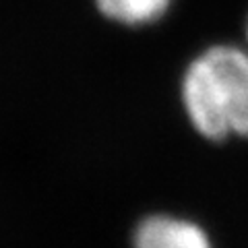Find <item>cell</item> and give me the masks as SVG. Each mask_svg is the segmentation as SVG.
Listing matches in <instances>:
<instances>
[{"mask_svg": "<svg viewBox=\"0 0 248 248\" xmlns=\"http://www.w3.org/2000/svg\"><path fill=\"white\" fill-rule=\"evenodd\" d=\"M182 106L211 141L248 137V52L213 46L199 54L182 77Z\"/></svg>", "mask_w": 248, "mask_h": 248, "instance_id": "1", "label": "cell"}, {"mask_svg": "<svg viewBox=\"0 0 248 248\" xmlns=\"http://www.w3.org/2000/svg\"><path fill=\"white\" fill-rule=\"evenodd\" d=\"M133 248H213V242L197 221L172 213H155L137 223Z\"/></svg>", "mask_w": 248, "mask_h": 248, "instance_id": "2", "label": "cell"}, {"mask_svg": "<svg viewBox=\"0 0 248 248\" xmlns=\"http://www.w3.org/2000/svg\"><path fill=\"white\" fill-rule=\"evenodd\" d=\"M108 19L122 25H147L168 11L172 0H95Z\"/></svg>", "mask_w": 248, "mask_h": 248, "instance_id": "3", "label": "cell"}]
</instances>
